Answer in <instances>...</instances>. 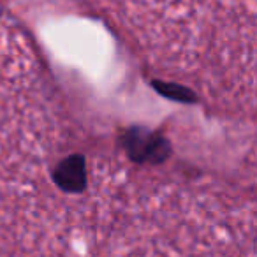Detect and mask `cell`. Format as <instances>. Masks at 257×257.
Listing matches in <instances>:
<instances>
[{"instance_id":"obj_1","label":"cell","mask_w":257,"mask_h":257,"mask_svg":"<svg viewBox=\"0 0 257 257\" xmlns=\"http://www.w3.org/2000/svg\"><path fill=\"white\" fill-rule=\"evenodd\" d=\"M57 182L65 190H79L86 183V162L83 157L72 155L60 162L57 169Z\"/></svg>"}]
</instances>
